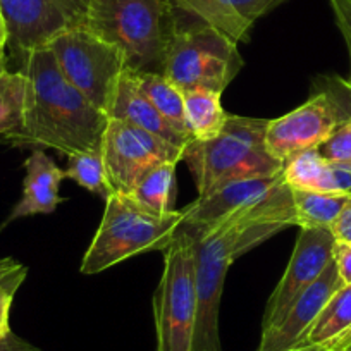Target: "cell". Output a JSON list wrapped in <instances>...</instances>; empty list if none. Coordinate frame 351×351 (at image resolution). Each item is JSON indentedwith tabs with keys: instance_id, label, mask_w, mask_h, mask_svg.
Segmentation results:
<instances>
[{
	"instance_id": "obj_35",
	"label": "cell",
	"mask_w": 351,
	"mask_h": 351,
	"mask_svg": "<svg viewBox=\"0 0 351 351\" xmlns=\"http://www.w3.org/2000/svg\"><path fill=\"white\" fill-rule=\"evenodd\" d=\"M0 57H2V52H0Z\"/></svg>"
},
{
	"instance_id": "obj_26",
	"label": "cell",
	"mask_w": 351,
	"mask_h": 351,
	"mask_svg": "<svg viewBox=\"0 0 351 351\" xmlns=\"http://www.w3.org/2000/svg\"><path fill=\"white\" fill-rule=\"evenodd\" d=\"M320 155L330 162H350L351 164V119L341 124L332 136L319 148Z\"/></svg>"
},
{
	"instance_id": "obj_12",
	"label": "cell",
	"mask_w": 351,
	"mask_h": 351,
	"mask_svg": "<svg viewBox=\"0 0 351 351\" xmlns=\"http://www.w3.org/2000/svg\"><path fill=\"white\" fill-rule=\"evenodd\" d=\"M334 245L336 238L330 229H300L288 267L267 302V308L263 313L262 332H267L278 326L298 296L313 281H317V278L332 260Z\"/></svg>"
},
{
	"instance_id": "obj_34",
	"label": "cell",
	"mask_w": 351,
	"mask_h": 351,
	"mask_svg": "<svg viewBox=\"0 0 351 351\" xmlns=\"http://www.w3.org/2000/svg\"><path fill=\"white\" fill-rule=\"evenodd\" d=\"M0 28H2V32L5 33V29H4V23H2V18H0Z\"/></svg>"
},
{
	"instance_id": "obj_4",
	"label": "cell",
	"mask_w": 351,
	"mask_h": 351,
	"mask_svg": "<svg viewBox=\"0 0 351 351\" xmlns=\"http://www.w3.org/2000/svg\"><path fill=\"white\" fill-rule=\"evenodd\" d=\"M86 26L123 50L128 69L162 74L180 23L172 0H92Z\"/></svg>"
},
{
	"instance_id": "obj_32",
	"label": "cell",
	"mask_w": 351,
	"mask_h": 351,
	"mask_svg": "<svg viewBox=\"0 0 351 351\" xmlns=\"http://www.w3.org/2000/svg\"><path fill=\"white\" fill-rule=\"evenodd\" d=\"M4 47H5V33L2 32V28H0V52L4 50Z\"/></svg>"
},
{
	"instance_id": "obj_8",
	"label": "cell",
	"mask_w": 351,
	"mask_h": 351,
	"mask_svg": "<svg viewBox=\"0 0 351 351\" xmlns=\"http://www.w3.org/2000/svg\"><path fill=\"white\" fill-rule=\"evenodd\" d=\"M322 84L295 110L269 119L265 147L281 164L302 152L319 150L341 124L351 119V81L326 77Z\"/></svg>"
},
{
	"instance_id": "obj_33",
	"label": "cell",
	"mask_w": 351,
	"mask_h": 351,
	"mask_svg": "<svg viewBox=\"0 0 351 351\" xmlns=\"http://www.w3.org/2000/svg\"><path fill=\"white\" fill-rule=\"evenodd\" d=\"M343 351H351V341H350V343L346 344V346H344V350H343Z\"/></svg>"
},
{
	"instance_id": "obj_3",
	"label": "cell",
	"mask_w": 351,
	"mask_h": 351,
	"mask_svg": "<svg viewBox=\"0 0 351 351\" xmlns=\"http://www.w3.org/2000/svg\"><path fill=\"white\" fill-rule=\"evenodd\" d=\"M269 119L231 116L215 138L191 140L183 160L193 174L198 198L214 193L229 183L265 178L285 171V164L272 157L265 147Z\"/></svg>"
},
{
	"instance_id": "obj_5",
	"label": "cell",
	"mask_w": 351,
	"mask_h": 351,
	"mask_svg": "<svg viewBox=\"0 0 351 351\" xmlns=\"http://www.w3.org/2000/svg\"><path fill=\"white\" fill-rule=\"evenodd\" d=\"M183 217V210L152 214L128 195L114 193L106 200L102 222L84 253L80 272L99 274L140 253L162 252L174 241Z\"/></svg>"
},
{
	"instance_id": "obj_27",
	"label": "cell",
	"mask_w": 351,
	"mask_h": 351,
	"mask_svg": "<svg viewBox=\"0 0 351 351\" xmlns=\"http://www.w3.org/2000/svg\"><path fill=\"white\" fill-rule=\"evenodd\" d=\"M329 5L337 29H339L341 36H343L344 43H346L351 67V0H329Z\"/></svg>"
},
{
	"instance_id": "obj_10",
	"label": "cell",
	"mask_w": 351,
	"mask_h": 351,
	"mask_svg": "<svg viewBox=\"0 0 351 351\" xmlns=\"http://www.w3.org/2000/svg\"><path fill=\"white\" fill-rule=\"evenodd\" d=\"M107 180L114 193L131 195L145 174L165 162H181L184 148L117 119H109L100 145Z\"/></svg>"
},
{
	"instance_id": "obj_31",
	"label": "cell",
	"mask_w": 351,
	"mask_h": 351,
	"mask_svg": "<svg viewBox=\"0 0 351 351\" xmlns=\"http://www.w3.org/2000/svg\"><path fill=\"white\" fill-rule=\"evenodd\" d=\"M16 260H12V258H4V260H0V278H2V276L5 274V272H9L11 271L12 267H14L16 265Z\"/></svg>"
},
{
	"instance_id": "obj_18",
	"label": "cell",
	"mask_w": 351,
	"mask_h": 351,
	"mask_svg": "<svg viewBox=\"0 0 351 351\" xmlns=\"http://www.w3.org/2000/svg\"><path fill=\"white\" fill-rule=\"evenodd\" d=\"M221 97L222 93L207 88L184 92V124L191 140L207 141L221 133L229 117Z\"/></svg>"
},
{
	"instance_id": "obj_2",
	"label": "cell",
	"mask_w": 351,
	"mask_h": 351,
	"mask_svg": "<svg viewBox=\"0 0 351 351\" xmlns=\"http://www.w3.org/2000/svg\"><path fill=\"white\" fill-rule=\"evenodd\" d=\"M19 71L26 80L21 126L5 140L67 157L100 152L109 117L64 77L49 47L23 57Z\"/></svg>"
},
{
	"instance_id": "obj_13",
	"label": "cell",
	"mask_w": 351,
	"mask_h": 351,
	"mask_svg": "<svg viewBox=\"0 0 351 351\" xmlns=\"http://www.w3.org/2000/svg\"><path fill=\"white\" fill-rule=\"evenodd\" d=\"M343 286L332 258L317 281H313L289 306L281 322L267 332H262L258 351H289L295 348L310 326L315 322L327 302L332 298L334 293Z\"/></svg>"
},
{
	"instance_id": "obj_17",
	"label": "cell",
	"mask_w": 351,
	"mask_h": 351,
	"mask_svg": "<svg viewBox=\"0 0 351 351\" xmlns=\"http://www.w3.org/2000/svg\"><path fill=\"white\" fill-rule=\"evenodd\" d=\"M23 197L12 208L8 222L36 214H52L62 198L59 197L60 183L66 180V171L59 167L43 150H33L25 162Z\"/></svg>"
},
{
	"instance_id": "obj_20",
	"label": "cell",
	"mask_w": 351,
	"mask_h": 351,
	"mask_svg": "<svg viewBox=\"0 0 351 351\" xmlns=\"http://www.w3.org/2000/svg\"><path fill=\"white\" fill-rule=\"evenodd\" d=\"M141 92L154 104L155 109L172 124L178 131L190 136L184 124V93L183 90L169 81L164 74L157 73H136L133 71ZM191 138V136H190Z\"/></svg>"
},
{
	"instance_id": "obj_1",
	"label": "cell",
	"mask_w": 351,
	"mask_h": 351,
	"mask_svg": "<svg viewBox=\"0 0 351 351\" xmlns=\"http://www.w3.org/2000/svg\"><path fill=\"white\" fill-rule=\"evenodd\" d=\"M289 226H296V217L291 188L285 181L260 202L229 212L197 238H191L197 282L193 351H222L219 308L231 263Z\"/></svg>"
},
{
	"instance_id": "obj_30",
	"label": "cell",
	"mask_w": 351,
	"mask_h": 351,
	"mask_svg": "<svg viewBox=\"0 0 351 351\" xmlns=\"http://www.w3.org/2000/svg\"><path fill=\"white\" fill-rule=\"evenodd\" d=\"M0 351H40L38 348L21 339L16 334H8L4 339H0Z\"/></svg>"
},
{
	"instance_id": "obj_15",
	"label": "cell",
	"mask_w": 351,
	"mask_h": 351,
	"mask_svg": "<svg viewBox=\"0 0 351 351\" xmlns=\"http://www.w3.org/2000/svg\"><path fill=\"white\" fill-rule=\"evenodd\" d=\"M286 0H172V4L205 25L224 33L232 42L246 40L252 26L262 16Z\"/></svg>"
},
{
	"instance_id": "obj_16",
	"label": "cell",
	"mask_w": 351,
	"mask_h": 351,
	"mask_svg": "<svg viewBox=\"0 0 351 351\" xmlns=\"http://www.w3.org/2000/svg\"><path fill=\"white\" fill-rule=\"evenodd\" d=\"M109 119L123 121V123L133 124L141 128L155 136L162 138L174 147L186 148L191 138L176 130L160 112L154 107V104L147 99L138 86L133 76V71L126 69L121 76L117 84L116 95L109 109Z\"/></svg>"
},
{
	"instance_id": "obj_23",
	"label": "cell",
	"mask_w": 351,
	"mask_h": 351,
	"mask_svg": "<svg viewBox=\"0 0 351 351\" xmlns=\"http://www.w3.org/2000/svg\"><path fill=\"white\" fill-rule=\"evenodd\" d=\"M69 165L66 169V180H73L81 188L102 197L104 200L114 195L112 186L107 180L106 165L100 152H86L67 157Z\"/></svg>"
},
{
	"instance_id": "obj_22",
	"label": "cell",
	"mask_w": 351,
	"mask_h": 351,
	"mask_svg": "<svg viewBox=\"0 0 351 351\" xmlns=\"http://www.w3.org/2000/svg\"><path fill=\"white\" fill-rule=\"evenodd\" d=\"M285 181L291 188L330 193V160L319 150L302 152L285 164Z\"/></svg>"
},
{
	"instance_id": "obj_9",
	"label": "cell",
	"mask_w": 351,
	"mask_h": 351,
	"mask_svg": "<svg viewBox=\"0 0 351 351\" xmlns=\"http://www.w3.org/2000/svg\"><path fill=\"white\" fill-rule=\"evenodd\" d=\"M47 47L64 77L109 117L117 84L128 69L123 50L100 38L88 26L67 29Z\"/></svg>"
},
{
	"instance_id": "obj_7",
	"label": "cell",
	"mask_w": 351,
	"mask_h": 351,
	"mask_svg": "<svg viewBox=\"0 0 351 351\" xmlns=\"http://www.w3.org/2000/svg\"><path fill=\"white\" fill-rule=\"evenodd\" d=\"M164 252V271L154 295L157 351H193L197 326L193 241L178 231Z\"/></svg>"
},
{
	"instance_id": "obj_24",
	"label": "cell",
	"mask_w": 351,
	"mask_h": 351,
	"mask_svg": "<svg viewBox=\"0 0 351 351\" xmlns=\"http://www.w3.org/2000/svg\"><path fill=\"white\" fill-rule=\"evenodd\" d=\"M26 80L21 71L0 69V134L9 136L21 126Z\"/></svg>"
},
{
	"instance_id": "obj_21",
	"label": "cell",
	"mask_w": 351,
	"mask_h": 351,
	"mask_svg": "<svg viewBox=\"0 0 351 351\" xmlns=\"http://www.w3.org/2000/svg\"><path fill=\"white\" fill-rule=\"evenodd\" d=\"M178 162H165L152 169L148 174H145L140 183L134 186L131 195L140 207L152 214L164 215L172 212L174 204V178Z\"/></svg>"
},
{
	"instance_id": "obj_6",
	"label": "cell",
	"mask_w": 351,
	"mask_h": 351,
	"mask_svg": "<svg viewBox=\"0 0 351 351\" xmlns=\"http://www.w3.org/2000/svg\"><path fill=\"white\" fill-rule=\"evenodd\" d=\"M243 66L238 43L197 19L190 26H178L162 74L183 93L195 88L222 93Z\"/></svg>"
},
{
	"instance_id": "obj_14",
	"label": "cell",
	"mask_w": 351,
	"mask_h": 351,
	"mask_svg": "<svg viewBox=\"0 0 351 351\" xmlns=\"http://www.w3.org/2000/svg\"><path fill=\"white\" fill-rule=\"evenodd\" d=\"M281 183H285V174L279 172L265 178H253L229 183L219 188L214 193L204 198H197L193 204L183 208V222L178 231L184 232L190 238H197L198 234L221 221L229 212L238 210L245 205H252L260 202L267 195H271Z\"/></svg>"
},
{
	"instance_id": "obj_28",
	"label": "cell",
	"mask_w": 351,
	"mask_h": 351,
	"mask_svg": "<svg viewBox=\"0 0 351 351\" xmlns=\"http://www.w3.org/2000/svg\"><path fill=\"white\" fill-rule=\"evenodd\" d=\"M332 258L337 267L341 281L344 286L351 285V245L343 241H336L332 250Z\"/></svg>"
},
{
	"instance_id": "obj_19",
	"label": "cell",
	"mask_w": 351,
	"mask_h": 351,
	"mask_svg": "<svg viewBox=\"0 0 351 351\" xmlns=\"http://www.w3.org/2000/svg\"><path fill=\"white\" fill-rule=\"evenodd\" d=\"M291 197L296 226L300 229H330L351 200L350 193H324L298 188H291Z\"/></svg>"
},
{
	"instance_id": "obj_29",
	"label": "cell",
	"mask_w": 351,
	"mask_h": 351,
	"mask_svg": "<svg viewBox=\"0 0 351 351\" xmlns=\"http://www.w3.org/2000/svg\"><path fill=\"white\" fill-rule=\"evenodd\" d=\"M336 241H343L351 245V200L348 202L346 207L343 208V212L339 214V217L336 219V222L330 228Z\"/></svg>"
},
{
	"instance_id": "obj_25",
	"label": "cell",
	"mask_w": 351,
	"mask_h": 351,
	"mask_svg": "<svg viewBox=\"0 0 351 351\" xmlns=\"http://www.w3.org/2000/svg\"><path fill=\"white\" fill-rule=\"evenodd\" d=\"M26 279V267L21 263H16L9 272H5L0 278V339H4L8 334H11L9 327V312H11L12 300L16 291L23 281Z\"/></svg>"
},
{
	"instance_id": "obj_11",
	"label": "cell",
	"mask_w": 351,
	"mask_h": 351,
	"mask_svg": "<svg viewBox=\"0 0 351 351\" xmlns=\"http://www.w3.org/2000/svg\"><path fill=\"white\" fill-rule=\"evenodd\" d=\"M90 5L92 0H0L5 45L23 59L60 33L86 26Z\"/></svg>"
}]
</instances>
